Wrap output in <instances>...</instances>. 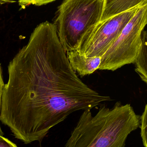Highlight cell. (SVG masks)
Wrapping results in <instances>:
<instances>
[{
	"label": "cell",
	"mask_w": 147,
	"mask_h": 147,
	"mask_svg": "<svg viewBox=\"0 0 147 147\" xmlns=\"http://www.w3.org/2000/svg\"><path fill=\"white\" fill-rule=\"evenodd\" d=\"M66 53L54 23L46 21L9 64L1 121L25 144L41 142L72 113L111 100L82 82Z\"/></svg>",
	"instance_id": "cell-1"
},
{
	"label": "cell",
	"mask_w": 147,
	"mask_h": 147,
	"mask_svg": "<svg viewBox=\"0 0 147 147\" xmlns=\"http://www.w3.org/2000/svg\"><path fill=\"white\" fill-rule=\"evenodd\" d=\"M16 2V1L12 0H0V4H5L7 3H13Z\"/></svg>",
	"instance_id": "cell-13"
},
{
	"label": "cell",
	"mask_w": 147,
	"mask_h": 147,
	"mask_svg": "<svg viewBox=\"0 0 147 147\" xmlns=\"http://www.w3.org/2000/svg\"><path fill=\"white\" fill-rule=\"evenodd\" d=\"M134 64L136 72L147 85V30L142 32L141 44Z\"/></svg>",
	"instance_id": "cell-8"
},
{
	"label": "cell",
	"mask_w": 147,
	"mask_h": 147,
	"mask_svg": "<svg viewBox=\"0 0 147 147\" xmlns=\"http://www.w3.org/2000/svg\"><path fill=\"white\" fill-rule=\"evenodd\" d=\"M86 110L65 146L123 147L127 137L140 125V118L129 104L102 106L95 116Z\"/></svg>",
	"instance_id": "cell-2"
},
{
	"label": "cell",
	"mask_w": 147,
	"mask_h": 147,
	"mask_svg": "<svg viewBox=\"0 0 147 147\" xmlns=\"http://www.w3.org/2000/svg\"><path fill=\"white\" fill-rule=\"evenodd\" d=\"M147 25V1L127 23L118 38L102 57L99 70L114 71L135 63Z\"/></svg>",
	"instance_id": "cell-4"
},
{
	"label": "cell",
	"mask_w": 147,
	"mask_h": 147,
	"mask_svg": "<svg viewBox=\"0 0 147 147\" xmlns=\"http://www.w3.org/2000/svg\"><path fill=\"white\" fill-rule=\"evenodd\" d=\"M147 0H104L101 21L139 7Z\"/></svg>",
	"instance_id": "cell-7"
},
{
	"label": "cell",
	"mask_w": 147,
	"mask_h": 147,
	"mask_svg": "<svg viewBox=\"0 0 147 147\" xmlns=\"http://www.w3.org/2000/svg\"><path fill=\"white\" fill-rule=\"evenodd\" d=\"M57 0H19V5L22 8L24 9L31 5L42 6L55 1Z\"/></svg>",
	"instance_id": "cell-10"
},
{
	"label": "cell",
	"mask_w": 147,
	"mask_h": 147,
	"mask_svg": "<svg viewBox=\"0 0 147 147\" xmlns=\"http://www.w3.org/2000/svg\"><path fill=\"white\" fill-rule=\"evenodd\" d=\"M4 85H5V83L3 81V77L2 70L1 64H0V121H1V110L2 103L3 93V89ZM3 133L2 131L1 125H0V135L3 136Z\"/></svg>",
	"instance_id": "cell-11"
},
{
	"label": "cell",
	"mask_w": 147,
	"mask_h": 147,
	"mask_svg": "<svg viewBox=\"0 0 147 147\" xmlns=\"http://www.w3.org/2000/svg\"><path fill=\"white\" fill-rule=\"evenodd\" d=\"M15 144L7 138L0 135V147H16Z\"/></svg>",
	"instance_id": "cell-12"
},
{
	"label": "cell",
	"mask_w": 147,
	"mask_h": 147,
	"mask_svg": "<svg viewBox=\"0 0 147 147\" xmlns=\"http://www.w3.org/2000/svg\"><path fill=\"white\" fill-rule=\"evenodd\" d=\"M67 53L71 66L81 77L90 75L99 69L102 57H87L77 50Z\"/></svg>",
	"instance_id": "cell-6"
},
{
	"label": "cell",
	"mask_w": 147,
	"mask_h": 147,
	"mask_svg": "<svg viewBox=\"0 0 147 147\" xmlns=\"http://www.w3.org/2000/svg\"><path fill=\"white\" fill-rule=\"evenodd\" d=\"M141 6L92 26L83 36L77 51L87 57H102Z\"/></svg>",
	"instance_id": "cell-5"
},
{
	"label": "cell",
	"mask_w": 147,
	"mask_h": 147,
	"mask_svg": "<svg viewBox=\"0 0 147 147\" xmlns=\"http://www.w3.org/2000/svg\"><path fill=\"white\" fill-rule=\"evenodd\" d=\"M141 135L143 146L147 147V104L140 118Z\"/></svg>",
	"instance_id": "cell-9"
},
{
	"label": "cell",
	"mask_w": 147,
	"mask_h": 147,
	"mask_svg": "<svg viewBox=\"0 0 147 147\" xmlns=\"http://www.w3.org/2000/svg\"><path fill=\"white\" fill-rule=\"evenodd\" d=\"M104 0H64L54 24L66 52L78 50L88 30L101 21Z\"/></svg>",
	"instance_id": "cell-3"
}]
</instances>
